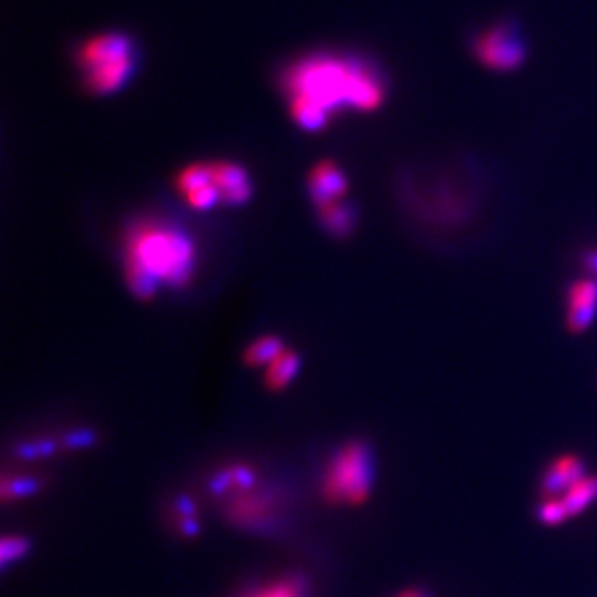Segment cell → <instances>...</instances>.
<instances>
[{
  "label": "cell",
  "instance_id": "1",
  "mask_svg": "<svg viewBox=\"0 0 597 597\" xmlns=\"http://www.w3.org/2000/svg\"><path fill=\"white\" fill-rule=\"evenodd\" d=\"M288 107L298 126L317 132L342 109L373 111L385 99V82L360 58L313 55L292 64L283 76Z\"/></svg>",
  "mask_w": 597,
  "mask_h": 597
},
{
  "label": "cell",
  "instance_id": "2",
  "mask_svg": "<svg viewBox=\"0 0 597 597\" xmlns=\"http://www.w3.org/2000/svg\"><path fill=\"white\" fill-rule=\"evenodd\" d=\"M196 269V246L182 228L143 221L126 238V281L140 298L161 285L184 286Z\"/></svg>",
  "mask_w": 597,
  "mask_h": 597
},
{
  "label": "cell",
  "instance_id": "3",
  "mask_svg": "<svg viewBox=\"0 0 597 597\" xmlns=\"http://www.w3.org/2000/svg\"><path fill=\"white\" fill-rule=\"evenodd\" d=\"M138 53L124 33H101L78 49V68L91 93L109 95L126 86L136 72Z\"/></svg>",
  "mask_w": 597,
  "mask_h": 597
},
{
  "label": "cell",
  "instance_id": "4",
  "mask_svg": "<svg viewBox=\"0 0 597 597\" xmlns=\"http://www.w3.org/2000/svg\"><path fill=\"white\" fill-rule=\"evenodd\" d=\"M370 485V451L360 443H352L331 460L325 472L323 491L331 501L354 505L368 497Z\"/></svg>",
  "mask_w": 597,
  "mask_h": 597
},
{
  "label": "cell",
  "instance_id": "5",
  "mask_svg": "<svg viewBox=\"0 0 597 597\" xmlns=\"http://www.w3.org/2000/svg\"><path fill=\"white\" fill-rule=\"evenodd\" d=\"M474 53L487 68L511 72L524 64L528 49L520 31L507 22L482 31L474 41Z\"/></svg>",
  "mask_w": 597,
  "mask_h": 597
},
{
  "label": "cell",
  "instance_id": "6",
  "mask_svg": "<svg viewBox=\"0 0 597 597\" xmlns=\"http://www.w3.org/2000/svg\"><path fill=\"white\" fill-rule=\"evenodd\" d=\"M211 176L221 194V201L228 205L246 203L252 196V184L248 172L234 163H211Z\"/></svg>",
  "mask_w": 597,
  "mask_h": 597
},
{
  "label": "cell",
  "instance_id": "7",
  "mask_svg": "<svg viewBox=\"0 0 597 597\" xmlns=\"http://www.w3.org/2000/svg\"><path fill=\"white\" fill-rule=\"evenodd\" d=\"M567 308L570 329L574 333L584 331L594 321L597 313V277L584 279L570 286Z\"/></svg>",
  "mask_w": 597,
  "mask_h": 597
},
{
  "label": "cell",
  "instance_id": "8",
  "mask_svg": "<svg viewBox=\"0 0 597 597\" xmlns=\"http://www.w3.org/2000/svg\"><path fill=\"white\" fill-rule=\"evenodd\" d=\"M346 192V178L341 169L329 161L313 167L310 172V196L317 207L341 201Z\"/></svg>",
  "mask_w": 597,
  "mask_h": 597
},
{
  "label": "cell",
  "instance_id": "9",
  "mask_svg": "<svg viewBox=\"0 0 597 597\" xmlns=\"http://www.w3.org/2000/svg\"><path fill=\"white\" fill-rule=\"evenodd\" d=\"M584 478V464L576 456H561L557 458L545 472L543 478V493H567L572 485Z\"/></svg>",
  "mask_w": 597,
  "mask_h": 597
},
{
  "label": "cell",
  "instance_id": "10",
  "mask_svg": "<svg viewBox=\"0 0 597 597\" xmlns=\"http://www.w3.org/2000/svg\"><path fill=\"white\" fill-rule=\"evenodd\" d=\"M319 215H321L323 227L337 236H344L354 228V211L342 201H333L329 205L319 207Z\"/></svg>",
  "mask_w": 597,
  "mask_h": 597
},
{
  "label": "cell",
  "instance_id": "11",
  "mask_svg": "<svg viewBox=\"0 0 597 597\" xmlns=\"http://www.w3.org/2000/svg\"><path fill=\"white\" fill-rule=\"evenodd\" d=\"M597 499V476L594 478H582L580 482L570 487L569 491L565 493V497L561 499L565 509L570 514H576V512L586 509L588 505H592Z\"/></svg>",
  "mask_w": 597,
  "mask_h": 597
},
{
  "label": "cell",
  "instance_id": "12",
  "mask_svg": "<svg viewBox=\"0 0 597 597\" xmlns=\"http://www.w3.org/2000/svg\"><path fill=\"white\" fill-rule=\"evenodd\" d=\"M267 383L275 389L286 387L298 371V356L294 352L283 350L269 366H267Z\"/></svg>",
  "mask_w": 597,
  "mask_h": 597
},
{
  "label": "cell",
  "instance_id": "13",
  "mask_svg": "<svg viewBox=\"0 0 597 597\" xmlns=\"http://www.w3.org/2000/svg\"><path fill=\"white\" fill-rule=\"evenodd\" d=\"M283 344L275 337H265L254 342L248 352H246V362L250 366H269L281 352H283Z\"/></svg>",
  "mask_w": 597,
  "mask_h": 597
},
{
  "label": "cell",
  "instance_id": "14",
  "mask_svg": "<svg viewBox=\"0 0 597 597\" xmlns=\"http://www.w3.org/2000/svg\"><path fill=\"white\" fill-rule=\"evenodd\" d=\"M302 584L298 580H283L279 584L267 586L250 597H302Z\"/></svg>",
  "mask_w": 597,
  "mask_h": 597
},
{
  "label": "cell",
  "instance_id": "15",
  "mask_svg": "<svg viewBox=\"0 0 597 597\" xmlns=\"http://www.w3.org/2000/svg\"><path fill=\"white\" fill-rule=\"evenodd\" d=\"M540 518L545 524H561L565 518H569V512L565 509L563 501L551 499L541 507Z\"/></svg>",
  "mask_w": 597,
  "mask_h": 597
},
{
  "label": "cell",
  "instance_id": "16",
  "mask_svg": "<svg viewBox=\"0 0 597 597\" xmlns=\"http://www.w3.org/2000/svg\"><path fill=\"white\" fill-rule=\"evenodd\" d=\"M28 549V543L24 540H18V538H6L2 541V561H10V559H16L20 555H24Z\"/></svg>",
  "mask_w": 597,
  "mask_h": 597
},
{
  "label": "cell",
  "instance_id": "17",
  "mask_svg": "<svg viewBox=\"0 0 597 597\" xmlns=\"http://www.w3.org/2000/svg\"><path fill=\"white\" fill-rule=\"evenodd\" d=\"M586 267L597 275V254H590V256L586 257Z\"/></svg>",
  "mask_w": 597,
  "mask_h": 597
},
{
  "label": "cell",
  "instance_id": "18",
  "mask_svg": "<svg viewBox=\"0 0 597 597\" xmlns=\"http://www.w3.org/2000/svg\"><path fill=\"white\" fill-rule=\"evenodd\" d=\"M402 597H424L422 594H418V592H406Z\"/></svg>",
  "mask_w": 597,
  "mask_h": 597
}]
</instances>
